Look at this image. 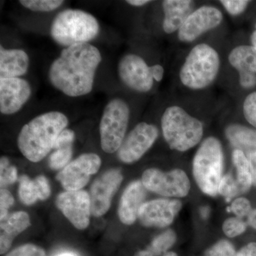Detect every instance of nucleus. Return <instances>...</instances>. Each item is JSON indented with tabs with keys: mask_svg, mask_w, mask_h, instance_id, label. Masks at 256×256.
I'll use <instances>...</instances> for the list:
<instances>
[{
	"mask_svg": "<svg viewBox=\"0 0 256 256\" xmlns=\"http://www.w3.org/2000/svg\"><path fill=\"white\" fill-rule=\"evenodd\" d=\"M141 181L148 191L166 197L182 198L188 196L191 188L188 174L180 169L165 172L150 168L143 172Z\"/></svg>",
	"mask_w": 256,
	"mask_h": 256,
	"instance_id": "8",
	"label": "nucleus"
},
{
	"mask_svg": "<svg viewBox=\"0 0 256 256\" xmlns=\"http://www.w3.org/2000/svg\"><path fill=\"white\" fill-rule=\"evenodd\" d=\"M20 4L24 8L38 12H48L58 9L64 1L62 0H20Z\"/></svg>",
	"mask_w": 256,
	"mask_h": 256,
	"instance_id": "27",
	"label": "nucleus"
},
{
	"mask_svg": "<svg viewBox=\"0 0 256 256\" xmlns=\"http://www.w3.org/2000/svg\"><path fill=\"white\" fill-rule=\"evenodd\" d=\"M30 64L24 50L0 46V78H20L28 73Z\"/></svg>",
	"mask_w": 256,
	"mask_h": 256,
	"instance_id": "20",
	"label": "nucleus"
},
{
	"mask_svg": "<svg viewBox=\"0 0 256 256\" xmlns=\"http://www.w3.org/2000/svg\"><path fill=\"white\" fill-rule=\"evenodd\" d=\"M218 194L227 202H230L236 196L240 194L238 183L233 174L224 175L218 188Z\"/></svg>",
	"mask_w": 256,
	"mask_h": 256,
	"instance_id": "29",
	"label": "nucleus"
},
{
	"mask_svg": "<svg viewBox=\"0 0 256 256\" xmlns=\"http://www.w3.org/2000/svg\"><path fill=\"white\" fill-rule=\"evenodd\" d=\"M242 112L247 122L256 130V92L246 98L242 104Z\"/></svg>",
	"mask_w": 256,
	"mask_h": 256,
	"instance_id": "32",
	"label": "nucleus"
},
{
	"mask_svg": "<svg viewBox=\"0 0 256 256\" xmlns=\"http://www.w3.org/2000/svg\"><path fill=\"white\" fill-rule=\"evenodd\" d=\"M247 156L250 164L252 184L256 186V151L248 153Z\"/></svg>",
	"mask_w": 256,
	"mask_h": 256,
	"instance_id": "40",
	"label": "nucleus"
},
{
	"mask_svg": "<svg viewBox=\"0 0 256 256\" xmlns=\"http://www.w3.org/2000/svg\"><path fill=\"white\" fill-rule=\"evenodd\" d=\"M101 62L100 50L90 44L66 47L50 64L48 80L56 89L69 97L87 95L92 92Z\"/></svg>",
	"mask_w": 256,
	"mask_h": 256,
	"instance_id": "1",
	"label": "nucleus"
},
{
	"mask_svg": "<svg viewBox=\"0 0 256 256\" xmlns=\"http://www.w3.org/2000/svg\"><path fill=\"white\" fill-rule=\"evenodd\" d=\"M30 82L22 78H0V112L5 116L16 114L32 96Z\"/></svg>",
	"mask_w": 256,
	"mask_h": 256,
	"instance_id": "16",
	"label": "nucleus"
},
{
	"mask_svg": "<svg viewBox=\"0 0 256 256\" xmlns=\"http://www.w3.org/2000/svg\"><path fill=\"white\" fill-rule=\"evenodd\" d=\"M234 166L236 170V180L240 194L246 193L252 184L250 164L248 156L244 151L235 149L232 154Z\"/></svg>",
	"mask_w": 256,
	"mask_h": 256,
	"instance_id": "23",
	"label": "nucleus"
},
{
	"mask_svg": "<svg viewBox=\"0 0 256 256\" xmlns=\"http://www.w3.org/2000/svg\"><path fill=\"white\" fill-rule=\"evenodd\" d=\"M38 188V198L42 201H44L50 198V188L48 180L43 174L38 175L34 178Z\"/></svg>",
	"mask_w": 256,
	"mask_h": 256,
	"instance_id": "38",
	"label": "nucleus"
},
{
	"mask_svg": "<svg viewBox=\"0 0 256 256\" xmlns=\"http://www.w3.org/2000/svg\"><path fill=\"white\" fill-rule=\"evenodd\" d=\"M248 224L256 230V208L252 210L248 216Z\"/></svg>",
	"mask_w": 256,
	"mask_h": 256,
	"instance_id": "42",
	"label": "nucleus"
},
{
	"mask_svg": "<svg viewBox=\"0 0 256 256\" xmlns=\"http://www.w3.org/2000/svg\"><path fill=\"white\" fill-rule=\"evenodd\" d=\"M126 2L133 6H142L152 2L150 0H128Z\"/></svg>",
	"mask_w": 256,
	"mask_h": 256,
	"instance_id": "43",
	"label": "nucleus"
},
{
	"mask_svg": "<svg viewBox=\"0 0 256 256\" xmlns=\"http://www.w3.org/2000/svg\"><path fill=\"white\" fill-rule=\"evenodd\" d=\"M247 224L238 217H230L224 222L223 232L229 238H235L246 232Z\"/></svg>",
	"mask_w": 256,
	"mask_h": 256,
	"instance_id": "30",
	"label": "nucleus"
},
{
	"mask_svg": "<svg viewBox=\"0 0 256 256\" xmlns=\"http://www.w3.org/2000/svg\"><path fill=\"white\" fill-rule=\"evenodd\" d=\"M194 3L191 0H164L162 3L164 18L162 28L171 34L178 31L193 12Z\"/></svg>",
	"mask_w": 256,
	"mask_h": 256,
	"instance_id": "19",
	"label": "nucleus"
},
{
	"mask_svg": "<svg viewBox=\"0 0 256 256\" xmlns=\"http://www.w3.org/2000/svg\"><path fill=\"white\" fill-rule=\"evenodd\" d=\"M161 127L166 142L172 150L188 151L202 140L204 124L178 106L168 107L162 116Z\"/></svg>",
	"mask_w": 256,
	"mask_h": 256,
	"instance_id": "4",
	"label": "nucleus"
},
{
	"mask_svg": "<svg viewBox=\"0 0 256 256\" xmlns=\"http://www.w3.org/2000/svg\"><path fill=\"white\" fill-rule=\"evenodd\" d=\"M18 180V169L16 166L10 164V160L6 156H2L0 159V186L1 188L14 184Z\"/></svg>",
	"mask_w": 256,
	"mask_h": 256,
	"instance_id": "28",
	"label": "nucleus"
},
{
	"mask_svg": "<svg viewBox=\"0 0 256 256\" xmlns=\"http://www.w3.org/2000/svg\"><path fill=\"white\" fill-rule=\"evenodd\" d=\"M68 126V117L60 111L40 114L22 128L18 138V150L32 162H38L54 149L57 138Z\"/></svg>",
	"mask_w": 256,
	"mask_h": 256,
	"instance_id": "2",
	"label": "nucleus"
},
{
	"mask_svg": "<svg viewBox=\"0 0 256 256\" xmlns=\"http://www.w3.org/2000/svg\"><path fill=\"white\" fill-rule=\"evenodd\" d=\"M124 180L122 172L118 168L107 170L95 180L90 186L92 215L100 217L110 210L111 202Z\"/></svg>",
	"mask_w": 256,
	"mask_h": 256,
	"instance_id": "12",
	"label": "nucleus"
},
{
	"mask_svg": "<svg viewBox=\"0 0 256 256\" xmlns=\"http://www.w3.org/2000/svg\"><path fill=\"white\" fill-rule=\"evenodd\" d=\"M227 210L234 214L236 216L242 218L248 216L252 210V204L248 198L245 197H238L234 200Z\"/></svg>",
	"mask_w": 256,
	"mask_h": 256,
	"instance_id": "33",
	"label": "nucleus"
},
{
	"mask_svg": "<svg viewBox=\"0 0 256 256\" xmlns=\"http://www.w3.org/2000/svg\"><path fill=\"white\" fill-rule=\"evenodd\" d=\"M118 73L121 82L134 92H148L154 86L150 66L140 56H124L118 66Z\"/></svg>",
	"mask_w": 256,
	"mask_h": 256,
	"instance_id": "11",
	"label": "nucleus"
},
{
	"mask_svg": "<svg viewBox=\"0 0 256 256\" xmlns=\"http://www.w3.org/2000/svg\"><path fill=\"white\" fill-rule=\"evenodd\" d=\"M56 206L75 228L84 230L90 224L92 204L85 190L64 192L56 198Z\"/></svg>",
	"mask_w": 256,
	"mask_h": 256,
	"instance_id": "13",
	"label": "nucleus"
},
{
	"mask_svg": "<svg viewBox=\"0 0 256 256\" xmlns=\"http://www.w3.org/2000/svg\"><path fill=\"white\" fill-rule=\"evenodd\" d=\"M204 256H237V252L232 242L220 240L207 249Z\"/></svg>",
	"mask_w": 256,
	"mask_h": 256,
	"instance_id": "31",
	"label": "nucleus"
},
{
	"mask_svg": "<svg viewBox=\"0 0 256 256\" xmlns=\"http://www.w3.org/2000/svg\"><path fill=\"white\" fill-rule=\"evenodd\" d=\"M176 240V235L172 229L165 230L163 233L153 238L150 244L146 248L154 256H162L174 245Z\"/></svg>",
	"mask_w": 256,
	"mask_h": 256,
	"instance_id": "24",
	"label": "nucleus"
},
{
	"mask_svg": "<svg viewBox=\"0 0 256 256\" xmlns=\"http://www.w3.org/2000/svg\"><path fill=\"white\" fill-rule=\"evenodd\" d=\"M220 4L223 5L227 12L232 16L242 14L247 9L250 1L247 0H220Z\"/></svg>",
	"mask_w": 256,
	"mask_h": 256,
	"instance_id": "35",
	"label": "nucleus"
},
{
	"mask_svg": "<svg viewBox=\"0 0 256 256\" xmlns=\"http://www.w3.org/2000/svg\"><path fill=\"white\" fill-rule=\"evenodd\" d=\"M130 114L129 106L119 98L112 99L104 108L99 131L101 148L105 152L118 151L126 137Z\"/></svg>",
	"mask_w": 256,
	"mask_h": 256,
	"instance_id": "7",
	"label": "nucleus"
},
{
	"mask_svg": "<svg viewBox=\"0 0 256 256\" xmlns=\"http://www.w3.org/2000/svg\"><path fill=\"white\" fill-rule=\"evenodd\" d=\"M220 66V55L215 48L206 44H200L186 56L180 69V79L188 88L202 90L214 82Z\"/></svg>",
	"mask_w": 256,
	"mask_h": 256,
	"instance_id": "6",
	"label": "nucleus"
},
{
	"mask_svg": "<svg viewBox=\"0 0 256 256\" xmlns=\"http://www.w3.org/2000/svg\"><path fill=\"white\" fill-rule=\"evenodd\" d=\"M237 256H256V242H249L244 246L237 252Z\"/></svg>",
	"mask_w": 256,
	"mask_h": 256,
	"instance_id": "39",
	"label": "nucleus"
},
{
	"mask_svg": "<svg viewBox=\"0 0 256 256\" xmlns=\"http://www.w3.org/2000/svg\"><path fill=\"white\" fill-rule=\"evenodd\" d=\"M4 256H46V254L43 248L26 244L16 247Z\"/></svg>",
	"mask_w": 256,
	"mask_h": 256,
	"instance_id": "34",
	"label": "nucleus"
},
{
	"mask_svg": "<svg viewBox=\"0 0 256 256\" xmlns=\"http://www.w3.org/2000/svg\"><path fill=\"white\" fill-rule=\"evenodd\" d=\"M162 256H178V255L176 254V252H166V254H165L164 255H163Z\"/></svg>",
	"mask_w": 256,
	"mask_h": 256,
	"instance_id": "47",
	"label": "nucleus"
},
{
	"mask_svg": "<svg viewBox=\"0 0 256 256\" xmlns=\"http://www.w3.org/2000/svg\"><path fill=\"white\" fill-rule=\"evenodd\" d=\"M228 62L238 74H256V48L252 45L235 47L229 54Z\"/></svg>",
	"mask_w": 256,
	"mask_h": 256,
	"instance_id": "21",
	"label": "nucleus"
},
{
	"mask_svg": "<svg viewBox=\"0 0 256 256\" xmlns=\"http://www.w3.org/2000/svg\"><path fill=\"white\" fill-rule=\"evenodd\" d=\"M200 215L203 220H206L210 217V208L208 206H205L201 207L200 210Z\"/></svg>",
	"mask_w": 256,
	"mask_h": 256,
	"instance_id": "44",
	"label": "nucleus"
},
{
	"mask_svg": "<svg viewBox=\"0 0 256 256\" xmlns=\"http://www.w3.org/2000/svg\"><path fill=\"white\" fill-rule=\"evenodd\" d=\"M76 134L73 130L66 128L57 138L53 150L58 149V148H64V146H73Z\"/></svg>",
	"mask_w": 256,
	"mask_h": 256,
	"instance_id": "37",
	"label": "nucleus"
},
{
	"mask_svg": "<svg viewBox=\"0 0 256 256\" xmlns=\"http://www.w3.org/2000/svg\"><path fill=\"white\" fill-rule=\"evenodd\" d=\"M18 196L24 204L30 206L40 200L34 180H31L28 175L22 174L18 178Z\"/></svg>",
	"mask_w": 256,
	"mask_h": 256,
	"instance_id": "25",
	"label": "nucleus"
},
{
	"mask_svg": "<svg viewBox=\"0 0 256 256\" xmlns=\"http://www.w3.org/2000/svg\"><path fill=\"white\" fill-rule=\"evenodd\" d=\"M159 130L156 126L140 122L124 138L118 151V156L126 164H132L140 160L156 142Z\"/></svg>",
	"mask_w": 256,
	"mask_h": 256,
	"instance_id": "10",
	"label": "nucleus"
},
{
	"mask_svg": "<svg viewBox=\"0 0 256 256\" xmlns=\"http://www.w3.org/2000/svg\"><path fill=\"white\" fill-rule=\"evenodd\" d=\"M58 256H75L72 255V254H62V255Z\"/></svg>",
	"mask_w": 256,
	"mask_h": 256,
	"instance_id": "48",
	"label": "nucleus"
},
{
	"mask_svg": "<svg viewBox=\"0 0 256 256\" xmlns=\"http://www.w3.org/2000/svg\"><path fill=\"white\" fill-rule=\"evenodd\" d=\"M100 156L95 153H85L70 162L56 176L67 192L79 191L88 183L90 176L101 166Z\"/></svg>",
	"mask_w": 256,
	"mask_h": 256,
	"instance_id": "9",
	"label": "nucleus"
},
{
	"mask_svg": "<svg viewBox=\"0 0 256 256\" xmlns=\"http://www.w3.org/2000/svg\"><path fill=\"white\" fill-rule=\"evenodd\" d=\"M182 206V202L178 200H152L141 207L138 218L144 226L165 228L172 224Z\"/></svg>",
	"mask_w": 256,
	"mask_h": 256,
	"instance_id": "15",
	"label": "nucleus"
},
{
	"mask_svg": "<svg viewBox=\"0 0 256 256\" xmlns=\"http://www.w3.org/2000/svg\"><path fill=\"white\" fill-rule=\"evenodd\" d=\"M151 73L152 75L153 79L156 82H160L164 77V70L162 66L160 64H156L150 66Z\"/></svg>",
	"mask_w": 256,
	"mask_h": 256,
	"instance_id": "41",
	"label": "nucleus"
},
{
	"mask_svg": "<svg viewBox=\"0 0 256 256\" xmlns=\"http://www.w3.org/2000/svg\"><path fill=\"white\" fill-rule=\"evenodd\" d=\"M230 142L240 150L256 151V130L239 124H230L226 130Z\"/></svg>",
	"mask_w": 256,
	"mask_h": 256,
	"instance_id": "22",
	"label": "nucleus"
},
{
	"mask_svg": "<svg viewBox=\"0 0 256 256\" xmlns=\"http://www.w3.org/2000/svg\"><path fill=\"white\" fill-rule=\"evenodd\" d=\"M134 256H154L151 254L149 250L144 249V250H139V252H136Z\"/></svg>",
	"mask_w": 256,
	"mask_h": 256,
	"instance_id": "45",
	"label": "nucleus"
},
{
	"mask_svg": "<svg viewBox=\"0 0 256 256\" xmlns=\"http://www.w3.org/2000/svg\"><path fill=\"white\" fill-rule=\"evenodd\" d=\"M223 18V14L218 8L200 6L192 12L178 30V40L186 43L195 41L203 34L218 28Z\"/></svg>",
	"mask_w": 256,
	"mask_h": 256,
	"instance_id": "14",
	"label": "nucleus"
},
{
	"mask_svg": "<svg viewBox=\"0 0 256 256\" xmlns=\"http://www.w3.org/2000/svg\"><path fill=\"white\" fill-rule=\"evenodd\" d=\"M100 32L97 18L84 10L67 9L54 18L50 28L52 38L65 48L79 44L88 43Z\"/></svg>",
	"mask_w": 256,
	"mask_h": 256,
	"instance_id": "3",
	"label": "nucleus"
},
{
	"mask_svg": "<svg viewBox=\"0 0 256 256\" xmlns=\"http://www.w3.org/2000/svg\"><path fill=\"white\" fill-rule=\"evenodd\" d=\"M73 156V146L54 150L48 158V166L53 170H63L70 162Z\"/></svg>",
	"mask_w": 256,
	"mask_h": 256,
	"instance_id": "26",
	"label": "nucleus"
},
{
	"mask_svg": "<svg viewBox=\"0 0 256 256\" xmlns=\"http://www.w3.org/2000/svg\"><path fill=\"white\" fill-rule=\"evenodd\" d=\"M148 190L141 180L132 182L126 188L120 200L118 214L120 222L132 225L138 220L141 207L146 203Z\"/></svg>",
	"mask_w": 256,
	"mask_h": 256,
	"instance_id": "17",
	"label": "nucleus"
},
{
	"mask_svg": "<svg viewBox=\"0 0 256 256\" xmlns=\"http://www.w3.org/2000/svg\"><path fill=\"white\" fill-rule=\"evenodd\" d=\"M31 225L30 217L26 212H16L9 214L1 220L0 224V254L9 252L15 238Z\"/></svg>",
	"mask_w": 256,
	"mask_h": 256,
	"instance_id": "18",
	"label": "nucleus"
},
{
	"mask_svg": "<svg viewBox=\"0 0 256 256\" xmlns=\"http://www.w3.org/2000/svg\"><path fill=\"white\" fill-rule=\"evenodd\" d=\"M14 198L11 192L6 188L0 191V220H3L8 214L9 210L14 205Z\"/></svg>",
	"mask_w": 256,
	"mask_h": 256,
	"instance_id": "36",
	"label": "nucleus"
},
{
	"mask_svg": "<svg viewBox=\"0 0 256 256\" xmlns=\"http://www.w3.org/2000/svg\"><path fill=\"white\" fill-rule=\"evenodd\" d=\"M250 42H252V46L256 48V24L255 25V30H254L252 35H250Z\"/></svg>",
	"mask_w": 256,
	"mask_h": 256,
	"instance_id": "46",
	"label": "nucleus"
},
{
	"mask_svg": "<svg viewBox=\"0 0 256 256\" xmlns=\"http://www.w3.org/2000/svg\"><path fill=\"white\" fill-rule=\"evenodd\" d=\"M224 156L222 143L214 137L207 138L198 148L193 160V174L202 192L216 196L223 178Z\"/></svg>",
	"mask_w": 256,
	"mask_h": 256,
	"instance_id": "5",
	"label": "nucleus"
}]
</instances>
